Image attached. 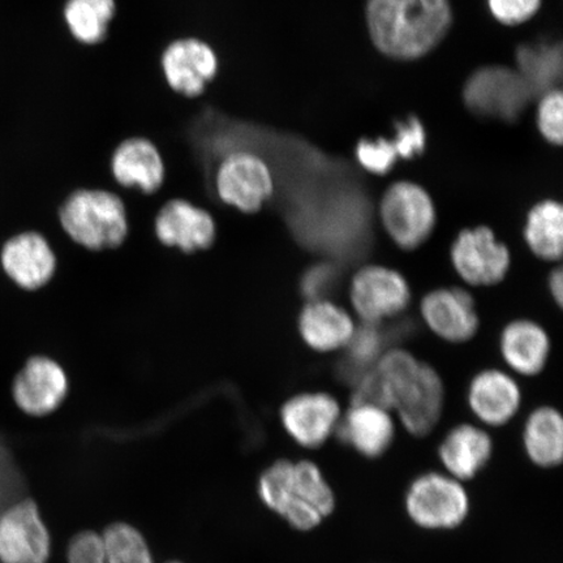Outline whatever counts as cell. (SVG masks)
Masks as SVG:
<instances>
[{
  "instance_id": "obj_33",
  "label": "cell",
  "mask_w": 563,
  "mask_h": 563,
  "mask_svg": "<svg viewBox=\"0 0 563 563\" xmlns=\"http://www.w3.org/2000/svg\"><path fill=\"white\" fill-rule=\"evenodd\" d=\"M336 284V272L330 264H317L302 277L301 288L309 301L325 300Z\"/></svg>"
},
{
  "instance_id": "obj_18",
  "label": "cell",
  "mask_w": 563,
  "mask_h": 563,
  "mask_svg": "<svg viewBox=\"0 0 563 563\" xmlns=\"http://www.w3.org/2000/svg\"><path fill=\"white\" fill-rule=\"evenodd\" d=\"M110 173L118 188L154 196L165 183V161L158 147L145 137L122 141L112 152Z\"/></svg>"
},
{
  "instance_id": "obj_22",
  "label": "cell",
  "mask_w": 563,
  "mask_h": 563,
  "mask_svg": "<svg viewBox=\"0 0 563 563\" xmlns=\"http://www.w3.org/2000/svg\"><path fill=\"white\" fill-rule=\"evenodd\" d=\"M302 341L317 352H333L347 347L356 332L354 319L335 302L308 301L299 316Z\"/></svg>"
},
{
  "instance_id": "obj_10",
  "label": "cell",
  "mask_w": 563,
  "mask_h": 563,
  "mask_svg": "<svg viewBox=\"0 0 563 563\" xmlns=\"http://www.w3.org/2000/svg\"><path fill=\"white\" fill-rule=\"evenodd\" d=\"M350 299L357 316L369 325H376L405 311L411 301V288L398 271L367 265L352 278Z\"/></svg>"
},
{
  "instance_id": "obj_9",
  "label": "cell",
  "mask_w": 563,
  "mask_h": 563,
  "mask_svg": "<svg viewBox=\"0 0 563 563\" xmlns=\"http://www.w3.org/2000/svg\"><path fill=\"white\" fill-rule=\"evenodd\" d=\"M67 393L66 372L48 355L27 357L11 383L13 405L33 419L51 417L65 402Z\"/></svg>"
},
{
  "instance_id": "obj_36",
  "label": "cell",
  "mask_w": 563,
  "mask_h": 563,
  "mask_svg": "<svg viewBox=\"0 0 563 563\" xmlns=\"http://www.w3.org/2000/svg\"><path fill=\"white\" fill-rule=\"evenodd\" d=\"M167 563H183L180 561H170V562H167Z\"/></svg>"
},
{
  "instance_id": "obj_5",
  "label": "cell",
  "mask_w": 563,
  "mask_h": 563,
  "mask_svg": "<svg viewBox=\"0 0 563 563\" xmlns=\"http://www.w3.org/2000/svg\"><path fill=\"white\" fill-rule=\"evenodd\" d=\"M406 510L412 522L424 530H454L468 517L470 497L456 478L429 473L415 478L408 488Z\"/></svg>"
},
{
  "instance_id": "obj_7",
  "label": "cell",
  "mask_w": 563,
  "mask_h": 563,
  "mask_svg": "<svg viewBox=\"0 0 563 563\" xmlns=\"http://www.w3.org/2000/svg\"><path fill=\"white\" fill-rule=\"evenodd\" d=\"M52 553V532L33 499L0 511V563H48Z\"/></svg>"
},
{
  "instance_id": "obj_4",
  "label": "cell",
  "mask_w": 563,
  "mask_h": 563,
  "mask_svg": "<svg viewBox=\"0 0 563 563\" xmlns=\"http://www.w3.org/2000/svg\"><path fill=\"white\" fill-rule=\"evenodd\" d=\"M213 189L223 206L243 214H255L272 199L276 191V178L263 156L238 151L218 162Z\"/></svg>"
},
{
  "instance_id": "obj_25",
  "label": "cell",
  "mask_w": 563,
  "mask_h": 563,
  "mask_svg": "<svg viewBox=\"0 0 563 563\" xmlns=\"http://www.w3.org/2000/svg\"><path fill=\"white\" fill-rule=\"evenodd\" d=\"M528 457L539 467L558 466L563 457V421L552 407H540L528 417L523 432Z\"/></svg>"
},
{
  "instance_id": "obj_20",
  "label": "cell",
  "mask_w": 563,
  "mask_h": 563,
  "mask_svg": "<svg viewBox=\"0 0 563 563\" xmlns=\"http://www.w3.org/2000/svg\"><path fill=\"white\" fill-rule=\"evenodd\" d=\"M522 393L508 373L487 369L473 378L468 387V405L475 417L489 427H501L516 417Z\"/></svg>"
},
{
  "instance_id": "obj_21",
  "label": "cell",
  "mask_w": 563,
  "mask_h": 563,
  "mask_svg": "<svg viewBox=\"0 0 563 563\" xmlns=\"http://www.w3.org/2000/svg\"><path fill=\"white\" fill-rule=\"evenodd\" d=\"M340 439L367 457L382 456L390 448L396 426L389 410L371 404H354L335 429Z\"/></svg>"
},
{
  "instance_id": "obj_34",
  "label": "cell",
  "mask_w": 563,
  "mask_h": 563,
  "mask_svg": "<svg viewBox=\"0 0 563 563\" xmlns=\"http://www.w3.org/2000/svg\"><path fill=\"white\" fill-rule=\"evenodd\" d=\"M367 328L356 329L354 336H352L349 347L351 350L352 361L357 364H369L378 355L379 347H382V340H379L376 329L367 323Z\"/></svg>"
},
{
  "instance_id": "obj_35",
  "label": "cell",
  "mask_w": 563,
  "mask_h": 563,
  "mask_svg": "<svg viewBox=\"0 0 563 563\" xmlns=\"http://www.w3.org/2000/svg\"><path fill=\"white\" fill-rule=\"evenodd\" d=\"M549 291H551L552 297L555 302L561 307L563 301V273L558 267L551 273V277L548 280Z\"/></svg>"
},
{
  "instance_id": "obj_30",
  "label": "cell",
  "mask_w": 563,
  "mask_h": 563,
  "mask_svg": "<svg viewBox=\"0 0 563 563\" xmlns=\"http://www.w3.org/2000/svg\"><path fill=\"white\" fill-rule=\"evenodd\" d=\"M356 156L364 168L378 175L389 173L398 159L396 147L391 141L384 139L363 140L356 147Z\"/></svg>"
},
{
  "instance_id": "obj_14",
  "label": "cell",
  "mask_w": 563,
  "mask_h": 563,
  "mask_svg": "<svg viewBox=\"0 0 563 563\" xmlns=\"http://www.w3.org/2000/svg\"><path fill=\"white\" fill-rule=\"evenodd\" d=\"M220 68L218 56L206 41L179 38L161 55V70L167 87L185 98L200 97Z\"/></svg>"
},
{
  "instance_id": "obj_28",
  "label": "cell",
  "mask_w": 563,
  "mask_h": 563,
  "mask_svg": "<svg viewBox=\"0 0 563 563\" xmlns=\"http://www.w3.org/2000/svg\"><path fill=\"white\" fill-rule=\"evenodd\" d=\"M518 73L531 90L532 96H543L560 82L562 53L560 45H523L517 53Z\"/></svg>"
},
{
  "instance_id": "obj_11",
  "label": "cell",
  "mask_w": 563,
  "mask_h": 563,
  "mask_svg": "<svg viewBox=\"0 0 563 563\" xmlns=\"http://www.w3.org/2000/svg\"><path fill=\"white\" fill-rule=\"evenodd\" d=\"M67 563H156L144 533L126 522L74 534L67 547Z\"/></svg>"
},
{
  "instance_id": "obj_24",
  "label": "cell",
  "mask_w": 563,
  "mask_h": 563,
  "mask_svg": "<svg viewBox=\"0 0 563 563\" xmlns=\"http://www.w3.org/2000/svg\"><path fill=\"white\" fill-rule=\"evenodd\" d=\"M499 349L506 364L522 376H537L544 369L551 341L543 328L531 320H517L504 329Z\"/></svg>"
},
{
  "instance_id": "obj_27",
  "label": "cell",
  "mask_w": 563,
  "mask_h": 563,
  "mask_svg": "<svg viewBox=\"0 0 563 563\" xmlns=\"http://www.w3.org/2000/svg\"><path fill=\"white\" fill-rule=\"evenodd\" d=\"M525 239L530 250L545 262H559L563 250V209L560 202L541 201L527 217Z\"/></svg>"
},
{
  "instance_id": "obj_3",
  "label": "cell",
  "mask_w": 563,
  "mask_h": 563,
  "mask_svg": "<svg viewBox=\"0 0 563 563\" xmlns=\"http://www.w3.org/2000/svg\"><path fill=\"white\" fill-rule=\"evenodd\" d=\"M56 216L70 241L90 251L114 250L130 231L123 197L109 189H76L63 200Z\"/></svg>"
},
{
  "instance_id": "obj_19",
  "label": "cell",
  "mask_w": 563,
  "mask_h": 563,
  "mask_svg": "<svg viewBox=\"0 0 563 563\" xmlns=\"http://www.w3.org/2000/svg\"><path fill=\"white\" fill-rule=\"evenodd\" d=\"M420 311L427 327L443 341L463 343L477 333L475 300L463 288L445 287L427 294Z\"/></svg>"
},
{
  "instance_id": "obj_6",
  "label": "cell",
  "mask_w": 563,
  "mask_h": 563,
  "mask_svg": "<svg viewBox=\"0 0 563 563\" xmlns=\"http://www.w3.org/2000/svg\"><path fill=\"white\" fill-rule=\"evenodd\" d=\"M379 216L391 241L405 251L419 249L435 227L431 196L411 181H398L387 189L379 206Z\"/></svg>"
},
{
  "instance_id": "obj_2",
  "label": "cell",
  "mask_w": 563,
  "mask_h": 563,
  "mask_svg": "<svg viewBox=\"0 0 563 563\" xmlns=\"http://www.w3.org/2000/svg\"><path fill=\"white\" fill-rule=\"evenodd\" d=\"M257 490L267 509L301 532L314 530L335 509L332 487L309 461L272 464L260 477Z\"/></svg>"
},
{
  "instance_id": "obj_8",
  "label": "cell",
  "mask_w": 563,
  "mask_h": 563,
  "mask_svg": "<svg viewBox=\"0 0 563 563\" xmlns=\"http://www.w3.org/2000/svg\"><path fill=\"white\" fill-rule=\"evenodd\" d=\"M464 101L478 117L514 122L532 98L518 70L503 66L477 69L464 87Z\"/></svg>"
},
{
  "instance_id": "obj_13",
  "label": "cell",
  "mask_w": 563,
  "mask_h": 563,
  "mask_svg": "<svg viewBox=\"0 0 563 563\" xmlns=\"http://www.w3.org/2000/svg\"><path fill=\"white\" fill-rule=\"evenodd\" d=\"M0 267L20 290L37 292L52 284L58 258L51 241L42 232L27 230L3 243Z\"/></svg>"
},
{
  "instance_id": "obj_1",
  "label": "cell",
  "mask_w": 563,
  "mask_h": 563,
  "mask_svg": "<svg viewBox=\"0 0 563 563\" xmlns=\"http://www.w3.org/2000/svg\"><path fill=\"white\" fill-rule=\"evenodd\" d=\"M449 0H368L373 44L393 59L412 60L432 52L452 25Z\"/></svg>"
},
{
  "instance_id": "obj_16",
  "label": "cell",
  "mask_w": 563,
  "mask_h": 563,
  "mask_svg": "<svg viewBox=\"0 0 563 563\" xmlns=\"http://www.w3.org/2000/svg\"><path fill=\"white\" fill-rule=\"evenodd\" d=\"M442 379L431 365L420 363L413 375L400 387L393 410L400 422L413 435L422 438L431 433L443 410Z\"/></svg>"
},
{
  "instance_id": "obj_15",
  "label": "cell",
  "mask_w": 563,
  "mask_h": 563,
  "mask_svg": "<svg viewBox=\"0 0 563 563\" xmlns=\"http://www.w3.org/2000/svg\"><path fill=\"white\" fill-rule=\"evenodd\" d=\"M154 232L162 244L194 253L213 245L217 224L214 217L206 208L181 197H174L162 203L157 210Z\"/></svg>"
},
{
  "instance_id": "obj_26",
  "label": "cell",
  "mask_w": 563,
  "mask_h": 563,
  "mask_svg": "<svg viewBox=\"0 0 563 563\" xmlns=\"http://www.w3.org/2000/svg\"><path fill=\"white\" fill-rule=\"evenodd\" d=\"M117 12L115 0H66L62 16L77 44L100 45Z\"/></svg>"
},
{
  "instance_id": "obj_31",
  "label": "cell",
  "mask_w": 563,
  "mask_h": 563,
  "mask_svg": "<svg viewBox=\"0 0 563 563\" xmlns=\"http://www.w3.org/2000/svg\"><path fill=\"white\" fill-rule=\"evenodd\" d=\"M490 12L499 23L517 25L526 23L541 5V0H488Z\"/></svg>"
},
{
  "instance_id": "obj_32",
  "label": "cell",
  "mask_w": 563,
  "mask_h": 563,
  "mask_svg": "<svg viewBox=\"0 0 563 563\" xmlns=\"http://www.w3.org/2000/svg\"><path fill=\"white\" fill-rule=\"evenodd\" d=\"M396 140L391 141L398 157H417L426 147V131L418 118H408L397 124Z\"/></svg>"
},
{
  "instance_id": "obj_29",
  "label": "cell",
  "mask_w": 563,
  "mask_h": 563,
  "mask_svg": "<svg viewBox=\"0 0 563 563\" xmlns=\"http://www.w3.org/2000/svg\"><path fill=\"white\" fill-rule=\"evenodd\" d=\"M563 98L561 90L547 91L538 110V125L549 143L561 145L563 139Z\"/></svg>"
},
{
  "instance_id": "obj_12",
  "label": "cell",
  "mask_w": 563,
  "mask_h": 563,
  "mask_svg": "<svg viewBox=\"0 0 563 563\" xmlns=\"http://www.w3.org/2000/svg\"><path fill=\"white\" fill-rule=\"evenodd\" d=\"M450 257L457 276L477 287L499 284L511 265L508 246L484 227L463 230L452 245Z\"/></svg>"
},
{
  "instance_id": "obj_17",
  "label": "cell",
  "mask_w": 563,
  "mask_h": 563,
  "mask_svg": "<svg viewBox=\"0 0 563 563\" xmlns=\"http://www.w3.org/2000/svg\"><path fill=\"white\" fill-rule=\"evenodd\" d=\"M280 420L300 446L317 449L332 435L341 420V406L327 393H305L288 399Z\"/></svg>"
},
{
  "instance_id": "obj_23",
  "label": "cell",
  "mask_w": 563,
  "mask_h": 563,
  "mask_svg": "<svg viewBox=\"0 0 563 563\" xmlns=\"http://www.w3.org/2000/svg\"><path fill=\"white\" fill-rule=\"evenodd\" d=\"M493 442L490 435L471 424L452 429L442 441L439 455L448 475L460 482L474 478L490 460Z\"/></svg>"
}]
</instances>
